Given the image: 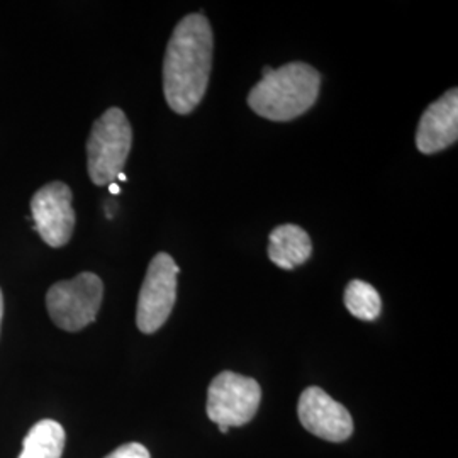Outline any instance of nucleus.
<instances>
[{
    "instance_id": "39448f33",
    "label": "nucleus",
    "mask_w": 458,
    "mask_h": 458,
    "mask_svg": "<svg viewBox=\"0 0 458 458\" xmlns=\"http://www.w3.org/2000/svg\"><path fill=\"white\" fill-rule=\"evenodd\" d=\"M262 403V387L251 377L234 372H221L214 377L206 411L217 426L238 428L250 423Z\"/></svg>"
},
{
    "instance_id": "4468645a",
    "label": "nucleus",
    "mask_w": 458,
    "mask_h": 458,
    "mask_svg": "<svg viewBox=\"0 0 458 458\" xmlns=\"http://www.w3.org/2000/svg\"><path fill=\"white\" fill-rule=\"evenodd\" d=\"M109 192H111V194H114V196H117V194L121 192V187H119L115 182H113V183H109Z\"/></svg>"
},
{
    "instance_id": "423d86ee",
    "label": "nucleus",
    "mask_w": 458,
    "mask_h": 458,
    "mask_svg": "<svg viewBox=\"0 0 458 458\" xmlns=\"http://www.w3.org/2000/svg\"><path fill=\"white\" fill-rule=\"evenodd\" d=\"M179 274V265L164 251L155 255L148 265L136 310V327L141 333L151 335L166 323L177 301Z\"/></svg>"
},
{
    "instance_id": "20e7f679",
    "label": "nucleus",
    "mask_w": 458,
    "mask_h": 458,
    "mask_svg": "<svg viewBox=\"0 0 458 458\" xmlns=\"http://www.w3.org/2000/svg\"><path fill=\"white\" fill-rule=\"evenodd\" d=\"M104 297L102 280L90 272L56 282L47 294L51 321L68 333H77L98 318Z\"/></svg>"
},
{
    "instance_id": "9d476101",
    "label": "nucleus",
    "mask_w": 458,
    "mask_h": 458,
    "mask_svg": "<svg viewBox=\"0 0 458 458\" xmlns=\"http://www.w3.org/2000/svg\"><path fill=\"white\" fill-rule=\"evenodd\" d=\"M312 255L310 234L297 225H282L270 233L268 259L284 270L308 262Z\"/></svg>"
},
{
    "instance_id": "1a4fd4ad",
    "label": "nucleus",
    "mask_w": 458,
    "mask_h": 458,
    "mask_svg": "<svg viewBox=\"0 0 458 458\" xmlns=\"http://www.w3.org/2000/svg\"><path fill=\"white\" fill-rule=\"evenodd\" d=\"M458 90L450 89L442 98L428 106L416 131V147L433 155L457 143Z\"/></svg>"
},
{
    "instance_id": "9b49d317",
    "label": "nucleus",
    "mask_w": 458,
    "mask_h": 458,
    "mask_svg": "<svg viewBox=\"0 0 458 458\" xmlns=\"http://www.w3.org/2000/svg\"><path fill=\"white\" fill-rule=\"evenodd\" d=\"M65 429L55 420H43L30 429L22 440L19 458H62Z\"/></svg>"
},
{
    "instance_id": "f03ea898",
    "label": "nucleus",
    "mask_w": 458,
    "mask_h": 458,
    "mask_svg": "<svg viewBox=\"0 0 458 458\" xmlns=\"http://www.w3.org/2000/svg\"><path fill=\"white\" fill-rule=\"evenodd\" d=\"M319 85L321 75L316 68L294 62L262 77L248 94V106L268 121H293L316 104Z\"/></svg>"
},
{
    "instance_id": "6e6552de",
    "label": "nucleus",
    "mask_w": 458,
    "mask_h": 458,
    "mask_svg": "<svg viewBox=\"0 0 458 458\" xmlns=\"http://www.w3.org/2000/svg\"><path fill=\"white\" fill-rule=\"evenodd\" d=\"M297 416L310 433L327 442L342 443L353 433V420L348 410L316 386L301 394Z\"/></svg>"
},
{
    "instance_id": "f8f14e48",
    "label": "nucleus",
    "mask_w": 458,
    "mask_h": 458,
    "mask_svg": "<svg viewBox=\"0 0 458 458\" xmlns=\"http://www.w3.org/2000/svg\"><path fill=\"white\" fill-rule=\"evenodd\" d=\"M344 306L361 321H376L382 311V301L376 287L357 278L346 285Z\"/></svg>"
},
{
    "instance_id": "f257e3e1",
    "label": "nucleus",
    "mask_w": 458,
    "mask_h": 458,
    "mask_svg": "<svg viewBox=\"0 0 458 458\" xmlns=\"http://www.w3.org/2000/svg\"><path fill=\"white\" fill-rule=\"evenodd\" d=\"M214 38L209 21L200 14L183 17L166 45L164 60V94L177 114H191L206 96Z\"/></svg>"
},
{
    "instance_id": "0eeeda50",
    "label": "nucleus",
    "mask_w": 458,
    "mask_h": 458,
    "mask_svg": "<svg viewBox=\"0 0 458 458\" xmlns=\"http://www.w3.org/2000/svg\"><path fill=\"white\" fill-rule=\"evenodd\" d=\"M72 191L64 182H49L31 199L34 228L51 248L65 246L75 228Z\"/></svg>"
},
{
    "instance_id": "ddd939ff",
    "label": "nucleus",
    "mask_w": 458,
    "mask_h": 458,
    "mask_svg": "<svg viewBox=\"0 0 458 458\" xmlns=\"http://www.w3.org/2000/svg\"><path fill=\"white\" fill-rule=\"evenodd\" d=\"M106 458H151L147 446L141 443H126L119 448H115L113 454H109Z\"/></svg>"
},
{
    "instance_id": "dca6fc26",
    "label": "nucleus",
    "mask_w": 458,
    "mask_h": 458,
    "mask_svg": "<svg viewBox=\"0 0 458 458\" xmlns=\"http://www.w3.org/2000/svg\"><path fill=\"white\" fill-rule=\"evenodd\" d=\"M115 181L126 182L128 181V177H126V174H124V172H121V174L115 177Z\"/></svg>"
},
{
    "instance_id": "2eb2a0df",
    "label": "nucleus",
    "mask_w": 458,
    "mask_h": 458,
    "mask_svg": "<svg viewBox=\"0 0 458 458\" xmlns=\"http://www.w3.org/2000/svg\"><path fill=\"white\" fill-rule=\"evenodd\" d=\"M2 316H4V295L0 291V327H2Z\"/></svg>"
},
{
    "instance_id": "7ed1b4c3",
    "label": "nucleus",
    "mask_w": 458,
    "mask_h": 458,
    "mask_svg": "<svg viewBox=\"0 0 458 458\" xmlns=\"http://www.w3.org/2000/svg\"><path fill=\"white\" fill-rule=\"evenodd\" d=\"M132 130L126 114L111 107L98 117L87 140L89 177L98 187L115 182L130 157Z\"/></svg>"
}]
</instances>
